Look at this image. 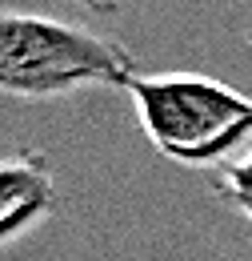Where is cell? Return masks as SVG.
Here are the masks:
<instances>
[{"mask_svg":"<svg viewBox=\"0 0 252 261\" xmlns=\"http://www.w3.org/2000/svg\"><path fill=\"white\" fill-rule=\"evenodd\" d=\"M124 93L160 157L192 169L224 165L252 137V97L200 72H132Z\"/></svg>","mask_w":252,"mask_h":261,"instance_id":"6da1fadb","label":"cell"},{"mask_svg":"<svg viewBox=\"0 0 252 261\" xmlns=\"http://www.w3.org/2000/svg\"><path fill=\"white\" fill-rule=\"evenodd\" d=\"M128 76L132 57L108 36L52 16H0V89L8 97H68L88 85L124 89Z\"/></svg>","mask_w":252,"mask_h":261,"instance_id":"7a4b0ae2","label":"cell"},{"mask_svg":"<svg viewBox=\"0 0 252 261\" xmlns=\"http://www.w3.org/2000/svg\"><path fill=\"white\" fill-rule=\"evenodd\" d=\"M56 209V181L44 153H12L0 165V241L12 245Z\"/></svg>","mask_w":252,"mask_h":261,"instance_id":"3957f363","label":"cell"},{"mask_svg":"<svg viewBox=\"0 0 252 261\" xmlns=\"http://www.w3.org/2000/svg\"><path fill=\"white\" fill-rule=\"evenodd\" d=\"M220 197L228 205H236L240 213L252 209V153L236 165H224V181H220Z\"/></svg>","mask_w":252,"mask_h":261,"instance_id":"277c9868","label":"cell"},{"mask_svg":"<svg viewBox=\"0 0 252 261\" xmlns=\"http://www.w3.org/2000/svg\"><path fill=\"white\" fill-rule=\"evenodd\" d=\"M76 4H84V8H92V12H116L120 0H76Z\"/></svg>","mask_w":252,"mask_h":261,"instance_id":"5b68a950","label":"cell"},{"mask_svg":"<svg viewBox=\"0 0 252 261\" xmlns=\"http://www.w3.org/2000/svg\"><path fill=\"white\" fill-rule=\"evenodd\" d=\"M244 217H248V221H252V209H244Z\"/></svg>","mask_w":252,"mask_h":261,"instance_id":"8992f818","label":"cell"}]
</instances>
